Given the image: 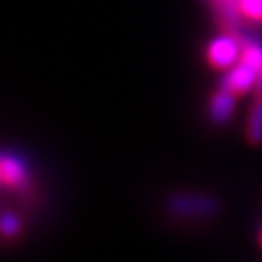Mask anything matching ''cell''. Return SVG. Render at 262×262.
I'll list each match as a JSON object with an SVG mask.
<instances>
[{"mask_svg": "<svg viewBox=\"0 0 262 262\" xmlns=\"http://www.w3.org/2000/svg\"><path fill=\"white\" fill-rule=\"evenodd\" d=\"M173 217H211L221 209L217 196L208 193H175L166 201Z\"/></svg>", "mask_w": 262, "mask_h": 262, "instance_id": "6da1fadb", "label": "cell"}, {"mask_svg": "<svg viewBox=\"0 0 262 262\" xmlns=\"http://www.w3.org/2000/svg\"><path fill=\"white\" fill-rule=\"evenodd\" d=\"M241 49L242 48L238 46V42L231 35H222L209 42L208 49H206V57L213 68L228 70L237 60H241Z\"/></svg>", "mask_w": 262, "mask_h": 262, "instance_id": "7a4b0ae2", "label": "cell"}, {"mask_svg": "<svg viewBox=\"0 0 262 262\" xmlns=\"http://www.w3.org/2000/svg\"><path fill=\"white\" fill-rule=\"evenodd\" d=\"M0 171L4 182L13 188H26L28 186V164L18 153L4 149L0 151Z\"/></svg>", "mask_w": 262, "mask_h": 262, "instance_id": "3957f363", "label": "cell"}, {"mask_svg": "<svg viewBox=\"0 0 262 262\" xmlns=\"http://www.w3.org/2000/svg\"><path fill=\"white\" fill-rule=\"evenodd\" d=\"M258 77V70H255L253 66L244 64V62L238 60L237 66H233V70L226 73L222 77L221 88L231 91L235 95H242L246 91H250L251 88H255Z\"/></svg>", "mask_w": 262, "mask_h": 262, "instance_id": "277c9868", "label": "cell"}, {"mask_svg": "<svg viewBox=\"0 0 262 262\" xmlns=\"http://www.w3.org/2000/svg\"><path fill=\"white\" fill-rule=\"evenodd\" d=\"M233 111H235V93L221 88L217 93L213 95L211 102H209V119L215 124H219V126H222V124H226L231 119Z\"/></svg>", "mask_w": 262, "mask_h": 262, "instance_id": "5b68a950", "label": "cell"}, {"mask_svg": "<svg viewBox=\"0 0 262 262\" xmlns=\"http://www.w3.org/2000/svg\"><path fill=\"white\" fill-rule=\"evenodd\" d=\"M217 13V18L221 20V24L224 26L228 31H235V28L238 26V0H209Z\"/></svg>", "mask_w": 262, "mask_h": 262, "instance_id": "8992f818", "label": "cell"}, {"mask_svg": "<svg viewBox=\"0 0 262 262\" xmlns=\"http://www.w3.org/2000/svg\"><path fill=\"white\" fill-rule=\"evenodd\" d=\"M246 139L253 146L262 144V98L258 97L251 104L250 117H248V124H246Z\"/></svg>", "mask_w": 262, "mask_h": 262, "instance_id": "52a82bcc", "label": "cell"}, {"mask_svg": "<svg viewBox=\"0 0 262 262\" xmlns=\"http://www.w3.org/2000/svg\"><path fill=\"white\" fill-rule=\"evenodd\" d=\"M237 8L241 16L251 22H262V0H238Z\"/></svg>", "mask_w": 262, "mask_h": 262, "instance_id": "ba28073f", "label": "cell"}, {"mask_svg": "<svg viewBox=\"0 0 262 262\" xmlns=\"http://www.w3.org/2000/svg\"><path fill=\"white\" fill-rule=\"evenodd\" d=\"M18 231H20V219L11 211L0 213V233L11 238L18 235Z\"/></svg>", "mask_w": 262, "mask_h": 262, "instance_id": "9c48e42d", "label": "cell"}, {"mask_svg": "<svg viewBox=\"0 0 262 262\" xmlns=\"http://www.w3.org/2000/svg\"><path fill=\"white\" fill-rule=\"evenodd\" d=\"M241 62L253 66L255 70L262 68V46L258 44H246L241 49Z\"/></svg>", "mask_w": 262, "mask_h": 262, "instance_id": "30bf717a", "label": "cell"}, {"mask_svg": "<svg viewBox=\"0 0 262 262\" xmlns=\"http://www.w3.org/2000/svg\"><path fill=\"white\" fill-rule=\"evenodd\" d=\"M255 93L258 98H262V68L258 70V77H257V84H255Z\"/></svg>", "mask_w": 262, "mask_h": 262, "instance_id": "8fae6325", "label": "cell"}, {"mask_svg": "<svg viewBox=\"0 0 262 262\" xmlns=\"http://www.w3.org/2000/svg\"><path fill=\"white\" fill-rule=\"evenodd\" d=\"M2 182H4V177H2V171H0V184H2Z\"/></svg>", "mask_w": 262, "mask_h": 262, "instance_id": "7c38bea8", "label": "cell"}, {"mask_svg": "<svg viewBox=\"0 0 262 262\" xmlns=\"http://www.w3.org/2000/svg\"><path fill=\"white\" fill-rule=\"evenodd\" d=\"M260 242H262V235H260Z\"/></svg>", "mask_w": 262, "mask_h": 262, "instance_id": "4fadbf2b", "label": "cell"}]
</instances>
